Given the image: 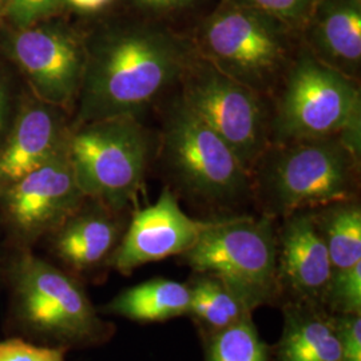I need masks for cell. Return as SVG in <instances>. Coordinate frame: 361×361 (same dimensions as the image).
Returning <instances> with one entry per match:
<instances>
[{
  "label": "cell",
  "instance_id": "6da1fadb",
  "mask_svg": "<svg viewBox=\"0 0 361 361\" xmlns=\"http://www.w3.org/2000/svg\"><path fill=\"white\" fill-rule=\"evenodd\" d=\"M194 50L166 30L133 27L114 32L86 55L80 123L135 118L174 82Z\"/></svg>",
  "mask_w": 361,
  "mask_h": 361
},
{
  "label": "cell",
  "instance_id": "7a4b0ae2",
  "mask_svg": "<svg viewBox=\"0 0 361 361\" xmlns=\"http://www.w3.org/2000/svg\"><path fill=\"white\" fill-rule=\"evenodd\" d=\"M360 153L340 138L273 143L252 170L271 216L349 201Z\"/></svg>",
  "mask_w": 361,
  "mask_h": 361
},
{
  "label": "cell",
  "instance_id": "3957f363",
  "mask_svg": "<svg viewBox=\"0 0 361 361\" xmlns=\"http://www.w3.org/2000/svg\"><path fill=\"white\" fill-rule=\"evenodd\" d=\"M271 123L274 143L340 138L360 153L361 94L356 79L298 52L284 78Z\"/></svg>",
  "mask_w": 361,
  "mask_h": 361
},
{
  "label": "cell",
  "instance_id": "277c9868",
  "mask_svg": "<svg viewBox=\"0 0 361 361\" xmlns=\"http://www.w3.org/2000/svg\"><path fill=\"white\" fill-rule=\"evenodd\" d=\"M292 28L228 0L201 25L195 54L226 77L264 95L292 63Z\"/></svg>",
  "mask_w": 361,
  "mask_h": 361
},
{
  "label": "cell",
  "instance_id": "5b68a950",
  "mask_svg": "<svg viewBox=\"0 0 361 361\" xmlns=\"http://www.w3.org/2000/svg\"><path fill=\"white\" fill-rule=\"evenodd\" d=\"M180 257L194 273L219 279L252 312L271 304L281 292L277 279V232L271 216L212 221Z\"/></svg>",
  "mask_w": 361,
  "mask_h": 361
},
{
  "label": "cell",
  "instance_id": "8992f818",
  "mask_svg": "<svg viewBox=\"0 0 361 361\" xmlns=\"http://www.w3.org/2000/svg\"><path fill=\"white\" fill-rule=\"evenodd\" d=\"M150 149L149 133L131 116L85 123L67 140L80 192L113 210L126 207L140 190Z\"/></svg>",
  "mask_w": 361,
  "mask_h": 361
},
{
  "label": "cell",
  "instance_id": "52a82bcc",
  "mask_svg": "<svg viewBox=\"0 0 361 361\" xmlns=\"http://www.w3.org/2000/svg\"><path fill=\"white\" fill-rule=\"evenodd\" d=\"M162 146L171 176L195 198L229 205L249 193L250 173L226 142L180 98L169 109Z\"/></svg>",
  "mask_w": 361,
  "mask_h": 361
},
{
  "label": "cell",
  "instance_id": "ba28073f",
  "mask_svg": "<svg viewBox=\"0 0 361 361\" xmlns=\"http://www.w3.org/2000/svg\"><path fill=\"white\" fill-rule=\"evenodd\" d=\"M13 308L28 332L65 344H87L106 332L82 285L32 255L13 267Z\"/></svg>",
  "mask_w": 361,
  "mask_h": 361
},
{
  "label": "cell",
  "instance_id": "9c48e42d",
  "mask_svg": "<svg viewBox=\"0 0 361 361\" xmlns=\"http://www.w3.org/2000/svg\"><path fill=\"white\" fill-rule=\"evenodd\" d=\"M180 80V101L226 142L252 176L271 146L262 95L224 75L195 51Z\"/></svg>",
  "mask_w": 361,
  "mask_h": 361
},
{
  "label": "cell",
  "instance_id": "30bf717a",
  "mask_svg": "<svg viewBox=\"0 0 361 361\" xmlns=\"http://www.w3.org/2000/svg\"><path fill=\"white\" fill-rule=\"evenodd\" d=\"M7 50L43 102L67 106L74 101L87 52L71 31L38 25L16 28L8 37Z\"/></svg>",
  "mask_w": 361,
  "mask_h": 361
},
{
  "label": "cell",
  "instance_id": "8fae6325",
  "mask_svg": "<svg viewBox=\"0 0 361 361\" xmlns=\"http://www.w3.org/2000/svg\"><path fill=\"white\" fill-rule=\"evenodd\" d=\"M86 197L78 186L67 147L4 190L13 228L26 237L58 229L80 209Z\"/></svg>",
  "mask_w": 361,
  "mask_h": 361
},
{
  "label": "cell",
  "instance_id": "7c38bea8",
  "mask_svg": "<svg viewBox=\"0 0 361 361\" xmlns=\"http://www.w3.org/2000/svg\"><path fill=\"white\" fill-rule=\"evenodd\" d=\"M212 221L189 217L174 193L162 190L153 205L134 214L111 256L116 271L129 274L149 262L180 256L197 243Z\"/></svg>",
  "mask_w": 361,
  "mask_h": 361
},
{
  "label": "cell",
  "instance_id": "4fadbf2b",
  "mask_svg": "<svg viewBox=\"0 0 361 361\" xmlns=\"http://www.w3.org/2000/svg\"><path fill=\"white\" fill-rule=\"evenodd\" d=\"M332 265L310 210L285 217L277 233V279L290 301L323 305Z\"/></svg>",
  "mask_w": 361,
  "mask_h": 361
},
{
  "label": "cell",
  "instance_id": "5bb4252c",
  "mask_svg": "<svg viewBox=\"0 0 361 361\" xmlns=\"http://www.w3.org/2000/svg\"><path fill=\"white\" fill-rule=\"evenodd\" d=\"M304 28L310 51L336 71L356 79L361 63V3L320 0Z\"/></svg>",
  "mask_w": 361,
  "mask_h": 361
},
{
  "label": "cell",
  "instance_id": "9a60e30c",
  "mask_svg": "<svg viewBox=\"0 0 361 361\" xmlns=\"http://www.w3.org/2000/svg\"><path fill=\"white\" fill-rule=\"evenodd\" d=\"M68 135L47 106H34L18 118L0 150V188L4 190L67 147Z\"/></svg>",
  "mask_w": 361,
  "mask_h": 361
},
{
  "label": "cell",
  "instance_id": "2e32d148",
  "mask_svg": "<svg viewBox=\"0 0 361 361\" xmlns=\"http://www.w3.org/2000/svg\"><path fill=\"white\" fill-rule=\"evenodd\" d=\"M276 361H340L332 313L323 305L289 301Z\"/></svg>",
  "mask_w": 361,
  "mask_h": 361
},
{
  "label": "cell",
  "instance_id": "e0dca14e",
  "mask_svg": "<svg viewBox=\"0 0 361 361\" xmlns=\"http://www.w3.org/2000/svg\"><path fill=\"white\" fill-rule=\"evenodd\" d=\"M106 207L78 210L58 228L54 247L56 256L74 271H91L113 256L119 225Z\"/></svg>",
  "mask_w": 361,
  "mask_h": 361
},
{
  "label": "cell",
  "instance_id": "ac0fdd59",
  "mask_svg": "<svg viewBox=\"0 0 361 361\" xmlns=\"http://www.w3.org/2000/svg\"><path fill=\"white\" fill-rule=\"evenodd\" d=\"M189 305V285L152 279L119 293L104 310L138 323H158L188 314Z\"/></svg>",
  "mask_w": 361,
  "mask_h": 361
},
{
  "label": "cell",
  "instance_id": "d6986e66",
  "mask_svg": "<svg viewBox=\"0 0 361 361\" xmlns=\"http://www.w3.org/2000/svg\"><path fill=\"white\" fill-rule=\"evenodd\" d=\"M331 258L332 273L361 262V209L353 200L310 210Z\"/></svg>",
  "mask_w": 361,
  "mask_h": 361
},
{
  "label": "cell",
  "instance_id": "ffe728a7",
  "mask_svg": "<svg viewBox=\"0 0 361 361\" xmlns=\"http://www.w3.org/2000/svg\"><path fill=\"white\" fill-rule=\"evenodd\" d=\"M188 285L190 288L188 314L207 331V335L252 317V310L244 301L219 279L205 273H195L192 283Z\"/></svg>",
  "mask_w": 361,
  "mask_h": 361
},
{
  "label": "cell",
  "instance_id": "44dd1931",
  "mask_svg": "<svg viewBox=\"0 0 361 361\" xmlns=\"http://www.w3.org/2000/svg\"><path fill=\"white\" fill-rule=\"evenodd\" d=\"M205 361H271V349L249 317L209 334Z\"/></svg>",
  "mask_w": 361,
  "mask_h": 361
},
{
  "label": "cell",
  "instance_id": "7402d4cb",
  "mask_svg": "<svg viewBox=\"0 0 361 361\" xmlns=\"http://www.w3.org/2000/svg\"><path fill=\"white\" fill-rule=\"evenodd\" d=\"M323 307L329 313H361V262L332 273Z\"/></svg>",
  "mask_w": 361,
  "mask_h": 361
},
{
  "label": "cell",
  "instance_id": "603a6c76",
  "mask_svg": "<svg viewBox=\"0 0 361 361\" xmlns=\"http://www.w3.org/2000/svg\"><path fill=\"white\" fill-rule=\"evenodd\" d=\"M283 22L292 30L301 28L320 0H232Z\"/></svg>",
  "mask_w": 361,
  "mask_h": 361
},
{
  "label": "cell",
  "instance_id": "cb8c5ba5",
  "mask_svg": "<svg viewBox=\"0 0 361 361\" xmlns=\"http://www.w3.org/2000/svg\"><path fill=\"white\" fill-rule=\"evenodd\" d=\"M63 6L65 0H8L4 16L16 28H26L39 25Z\"/></svg>",
  "mask_w": 361,
  "mask_h": 361
},
{
  "label": "cell",
  "instance_id": "d4e9b609",
  "mask_svg": "<svg viewBox=\"0 0 361 361\" xmlns=\"http://www.w3.org/2000/svg\"><path fill=\"white\" fill-rule=\"evenodd\" d=\"M340 343V361H361V313H332Z\"/></svg>",
  "mask_w": 361,
  "mask_h": 361
},
{
  "label": "cell",
  "instance_id": "484cf974",
  "mask_svg": "<svg viewBox=\"0 0 361 361\" xmlns=\"http://www.w3.org/2000/svg\"><path fill=\"white\" fill-rule=\"evenodd\" d=\"M0 361H66L65 348L38 347L20 338L0 343Z\"/></svg>",
  "mask_w": 361,
  "mask_h": 361
},
{
  "label": "cell",
  "instance_id": "4316f807",
  "mask_svg": "<svg viewBox=\"0 0 361 361\" xmlns=\"http://www.w3.org/2000/svg\"><path fill=\"white\" fill-rule=\"evenodd\" d=\"M195 0H134V3L150 13H170L190 6Z\"/></svg>",
  "mask_w": 361,
  "mask_h": 361
},
{
  "label": "cell",
  "instance_id": "83f0119b",
  "mask_svg": "<svg viewBox=\"0 0 361 361\" xmlns=\"http://www.w3.org/2000/svg\"><path fill=\"white\" fill-rule=\"evenodd\" d=\"M111 1L113 0H65V4L82 13H97L104 10Z\"/></svg>",
  "mask_w": 361,
  "mask_h": 361
},
{
  "label": "cell",
  "instance_id": "f1b7e54d",
  "mask_svg": "<svg viewBox=\"0 0 361 361\" xmlns=\"http://www.w3.org/2000/svg\"><path fill=\"white\" fill-rule=\"evenodd\" d=\"M4 106H6V102H4V94H3V91L0 89V130L3 129V125H4Z\"/></svg>",
  "mask_w": 361,
  "mask_h": 361
},
{
  "label": "cell",
  "instance_id": "f546056e",
  "mask_svg": "<svg viewBox=\"0 0 361 361\" xmlns=\"http://www.w3.org/2000/svg\"><path fill=\"white\" fill-rule=\"evenodd\" d=\"M7 6H8V0H0V18L4 16Z\"/></svg>",
  "mask_w": 361,
  "mask_h": 361
},
{
  "label": "cell",
  "instance_id": "4dcf8cb0",
  "mask_svg": "<svg viewBox=\"0 0 361 361\" xmlns=\"http://www.w3.org/2000/svg\"><path fill=\"white\" fill-rule=\"evenodd\" d=\"M356 1H360V3H361V0H356Z\"/></svg>",
  "mask_w": 361,
  "mask_h": 361
}]
</instances>
